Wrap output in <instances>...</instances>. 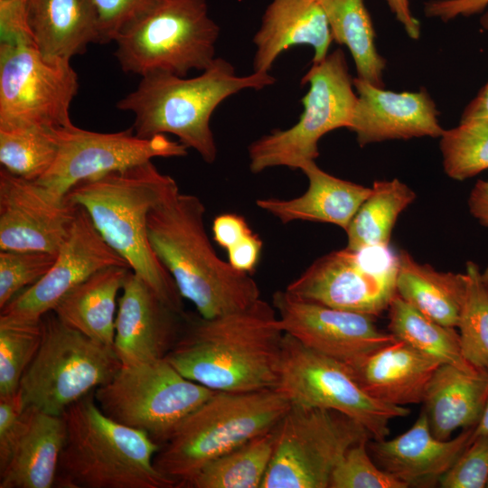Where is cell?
I'll use <instances>...</instances> for the list:
<instances>
[{
  "label": "cell",
  "instance_id": "1",
  "mask_svg": "<svg viewBox=\"0 0 488 488\" xmlns=\"http://www.w3.org/2000/svg\"><path fill=\"white\" fill-rule=\"evenodd\" d=\"M285 333L273 305L204 318L186 314L165 360L185 378L215 391L277 388Z\"/></svg>",
  "mask_w": 488,
  "mask_h": 488
},
{
  "label": "cell",
  "instance_id": "2",
  "mask_svg": "<svg viewBox=\"0 0 488 488\" xmlns=\"http://www.w3.org/2000/svg\"><path fill=\"white\" fill-rule=\"evenodd\" d=\"M205 206L180 189L148 214L150 245L181 296L204 318L245 309L260 298L250 274L239 271L215 252L204 227Z\"/></svg>",
  "mask_w": 488,
  "mask_h": 488
},
{
  "label": "cell",
  "instance_id": "3",
  "mask_svg": "<svg viewBox=\"0 0 488 488\" xmlns=\"http://www.w3.org/2000/svg\"><path fill=\"white\" fill-rule=\"evenodd\" d=\"M178 189L174 178L149 161L82 181L65 197L87 211L104 240L164 303L185 313L183 296L147 234L149 212Z\"/></svg>",
  "mask_w": 488,
  "mask_h": 488
},
{
  "label": "cell",
  "instance_id": "4",
  "mask_svg": "<svg viewBox=\"0 0 488 488\" xmlns=\"http://www.w3.org/2000/svg\"><path fill=\"white\" fill-rule=\"evenodd\" d=\"M275 80L270 73L238 75L230 61L216 58L193 78L164 71L143 75L136 89L116 106L134 114L132 129L136 136L149 138L172 134L205 163L212 164L217 145L210 120L216 108L233 94L248 89L259 90Z\"/></svg>",
  "mask_w": 488,
  "mask_h": 488
},
{
  "label": "cell",
  "instance_id": "5",
  "mask_svg": "<svg viewBox=\"0 0 488 488\" xmlns=\"http://www.w3.org/2000/svg\"><path fill=\"white\" fill-rule=\"evenodd\" d=\"M62 416L67 436L55 487H176L154 465L160 446L144 432L105 415L94 392L70 405Z\"/></svg>",
  "mask_w": 488,
  "mask_h": 488
},
{
  "label": "cell",
  "instance_id": "6",
  "mask_svg": "<svg viewBox=\"0 0 488 488\" xmlns=\"http://www.w3.org/2000/svg\"><path fill=\"white\" fill-rule=\"evenodd\" d=\"M290 407L276 388L216 391L181 423L155 454L154 465L183 487L209 462L274 429Z\"/></svg>",
  "mask_w": 488,
  "mask_h": 488
},
{
  "label": "cell",
  "instance_id": "7",
  "mask_svg": "<svg viewBox=\"0 0 488 488\" xmlns=\"http://www.w3.org/2000/svg\"><path fill=\"white\" fill-rule=\"evenodd\" d=\"M219 34L207 0H155L116 35L114 55L127 73L186 77L213 62Z\"/></svg>",
  "mask_w": 488,
  "mask_h": 488
},
{
  "label": "cell",
  "instance_id": "8",
  "mask_svg": "<svg viewBox=\"0 0 488 488\" xmlns=\"http://www.w3.org/2000/svg\"><path fill=\"white\" fill-rule=\"evenodd\" d=\"M42 321V341L18 391L23 408L62 416L70 405L108 383L122 363L112 346L70 327L52 311Z\"/></svg>",
  "mask_w": 488,
  "mask_h": 488
},
{
  "label": "cell",
  "instance_id": "9",
  "mask_svg": "<svg viewBox=\"0 0 488 488\" xmlns=\"http://www.w3.org/2000/svg\"><path fill=\"white\" fill-rule=\"evenodd\" d=\"M309 89L301 99L304 110L291 127L276 129L252 142L249 170L259 174L272 167L300 169L319 156V140L327 133L348 128L357 102L353 78L342 49L313 63L301 80Z\"/></svg>",
  "mask_w": 488,
  "mask_h": 488
},
{
  "label": "cell",
  "instance_id": "10",
  "mask_svg": "<svg viewBox=\"0 0 488 488\" xmlns=\"http://www.w3.org/2000/svg\"><path fill=\"white\" fill-rule=\"evenodd\" d=\"M216 391L182 375L165 359L123 365L94 391L111 419L164 445L181 423Z\"/></svg>",
  "mask_w": 488,
  "mask_h": 488
},
{
  "label": "cell",
  "instance_id": "11",
  "mask_svg": "<svg viewBox=\"0 0 488 488\" xmlns=\"http://www.w3.org/2000/svg\"><path fill=\"white\" fill-rule=\"evenodd\" d=\"M371 439L350 417L327 408L291 405L276 427L273 455L261 488H329L348 449Z\"/></svg>",
  "mask_w": 488,
  "mask_h": 488
},
{
  "label": "cell",
  "instance_id": "12",
  "mask_svg": "<svg viewBox=\"0 0 488 488\" xmlns=\"http://www.w3.org/2000/svg\"><path fill=\"white\" fill-rule=\"evenodd\" d=\"M291 405L341 412L361 424L372 440L389 433L391 419L406 417L409 408L381 402L369 395L345 364L284 334L277 388Z\"/></svg>",
  "mask_w": 488,
  "mask_h": 488
},
{
  "label": "cell",
  "instance_id": "13",
  "mask_svg": "<svg viewBox=\"0 0 488 488\" xmlns=\"http://www.w3.org/2000/svg\"><path fill=\"white\" fill-rule=\"evenodd\" d=\"M78 89L70 61L47 59L31 42H1L0 127H70Z\"/></svg>",
  "mask_w": 488,
  "mask_h": 488
},
{
  "label": "cell",
  "instance_id": "14",
  "mask_svg": "<svg viewBox=\"0 0 488 488\" xmlns=\"http://www.w3.org/2000/svg\"><path fill=\"white\" fill-rule=\"evenodd\" d=\"M398 252L344 248L315 259L286 287L294 296L377 317L397 295Z\"/></svg>",
  "mask_w": 488,
  "mask_h": 488
},
{
  "label": "cell",
  "instance_id": "15",
  "mask_svg": "<svg viewBox=\"0 0 488 488\" xmlns=\"http://www.w3.org/2000/svg\"><path fill=\"white\" fill-rule=\"evenodd\" d=\"M56 135L59 143L56 159L36 182L60 198H65L82 181L133 167L155 157H183L188 149L165 135L140 137L132 127L100 133L72 125L56 128Z\"/></svg>",
  "mask_w": 488,
  "mask_h": 488
},
{
  "label": "cell",
  "instance_id": "16",
  "mask_svg": "<svg viewBox=\"0 0 488 488\" xmlns=\"http://www.w3.org/2000/svg\"><path fill=\"white\" fill-rule=\"evenodd\" d=\"M272 305L284 333L348 367L398 340L380 331L371 315L303 300L286 289L274 293Z\"/></svg>",
  "mask_w": 488,
  "mask_h": 488
},
{
  "label": "cell",
  "instance_id": "17",
  "mask_svg": "<svg viewBox=\"0 0 488 488\" xmlns=\"http://www.w3.org/2000/svg\"><path fill=\"white\" fill-rule=\"evenodd\" d=\"M69 233L49 271L1 308L0 317L38 322L73 288L109 267H129L101 237L87 211L77 206Z\"/></svg>",
  "mask_w": 488,
  "mask_h": 488
},
{
  "label": "cell",
  "instance_id": "18",
  "mask_svg": "<svg viewBox=\"0 0 488 488\" xmlns=\"http://www.w3.org/2000/svg\"><path fill=\"white\" fill-rule=\"evenodd\" d=\"M78 207L36 181L0 171V249L57 253Z\"/></svg>",
  "mask_w": 488,
  "mask_h": 488
},
{
  "label": "cell",
  "instance_id": "19",
  "mask_svg": "<svg viewBox=\"0 0 488 488\" xmlns=\"http://www.w3.org/2000/svg\"><path fill=\"white\" fill-rule=\"evenodd\" d=\"M186 313L164 303L130 271L118 298L113 349L123 365L164 359L178 341Z\"/></svg>",
  "mask_w": 488,
  "mask_h": 488
},
{
  "label": "cell",
  "instance_id": "20",
  "mask_svg": "<svg viewBox=\"0 0 488 488\" xmlns=\"http://www.w3.org/2000/svg\"><path fill=\"white\" fill-rule=\"evenodd\" d=\"M357 93L349 130L360 146L393 139L440 137L445 129L427 89L394 92L353 78Z\"/></svg>",
  "mask_w": 488,
  "mask_h": 488
},
{
  "label": "cell",
  "instance_id": "21",
  "mask_svg": "<svg viewBox=\"0 0 488 488\" xmlns=\"http://www.w3.org/2000/svg\"><path fill=\"white\" fill-rule=\"evenodd\" d=\"M475 427L455 437L433 436L424 410L412 427L389 439L369 441L374 462L382 470L410 486H432L450 469L473 439Z\"/></svg>",
  "mask_w": 488,
  "mask_h": 488
},
{
  "label": "cell",
  "instance_id": "22",
  "mask_svg": "<svg viewBox=\"0 0 488 488\" xmlns=\"http://www.w3.org/2000/svg\"><path fill=\"white\" fill-rule=\"evenodd\" d=\"M333 41L317 0H271L253 38V71L269 73L284 51L300 44L311 46L313 63L320 62L329 54Z\"/></svg>",
  "mask_w": 488,
  "mask_h": 488
},
{
  "label": "cell",
  "instance_id": "23",
  "mask_svg": "<svg viewBox=\"0 0 488 488\" xmlns=\"http://www.w3.org/2000/svg\"><path fill=\"white\" fill-rule=\"evenodd\" d=\"M436 360L397 340L349 367L361 388L372 398L392 406L423 401Z\"/></svg>",
  "mask_w": 488,
  "mask_h": 488
},
{
  "label": "cell",
  "instance_id": "24",
  "mask_svg": "<svg viewBox=\"0 0 488 488\" xmlns=\"http://www.w3.org/2000/svg\"><path fill=\"white\" fill-rule=\"evenodd\" d=\"M66 436L63 416L24 408L13 453L0 472V488L55 487Z\"/></svg>",
  "mask_w": 488,
  "mask_h": 488
},
{
  "label": "cell",
  "instance_id": "25",
  "mask_svg": "<svg viewBox=\"0 0 488 488\" xmlns=\"http://www.w3.org/2000/svg\"><path fill=\"white\" fill-rule=\"evenodd\" d=\"M300 170L308 180L302 195L288 200L258 199L257 206L284 224L305 221L334 224L345 230L371 187L335 177L315 161L305 163Z\"/></svg>",
  "mask_w": 488,
  "mask_h": 488
},
{
  "label": "cell",
  "instance_id": "26",
  "mask_svg": "<svg viewBox=\"0 0 488 488\" xmlns=\"http://www.w3.org/2000/svg\"><path fill=\"white\" fill-rule=\"evenodd\" d=\"M488 396V371L440 364L427 387L423 399L433 436L447 440L457 429L475 427Z\"/></svg>",
  "mask_w": 488,
  "mask_h": 488
},
{
  "label": "cell",
  "instance_id": "27",
  "mask_svg": "<svg viewBox=\"0 0 488 488\" xmlns=\"http://www.w3.org/2000/svg\"><path fill=\"white\" fill-rule=\"evenodd\" d=\"M26 11L33 45L47 59L70 61L99 42L93 0H27Z\"/></svg>",
  "mask_w": 488,
  "mask_h": 488
},
{
  "label": "cell",
  "instance_id": "28",
  "mask_svg": "<svg viewBox=\"0 0 488 488\" xmlns=\"http://www.w3.org/2000/svg\"><path fill=\"white\" fill-rule=\"evenodd\" d=\"M466 285L465 273L438 271L418 262L407 250L398 252L397 295L443 325L457 327Z\"/></svg>",
  "mask_w": 488,
  "mask_h": 488
},
{
  "label": "cell",
  "instance_id": "29",
  "mask_svg": "<svg viewBox=\"0 0 488 488\" xmlns=\"http://www.w3.org/2000/svg\"><path fill=\"white\" fill-rule=\"evenodd\" d=\"M130 271L118 266L98 271L69 292L52 312L70 327L113 347L117 296Z\"/></svg>",
  "mask_w": 488,
  "mask_h": 488
},
{
  "label": "cell",
  "instance_id": "30",
  "mask_svg": "<svg viewBox=\"0 0 488 488\" xmlns=\"http://www.w3.org/2000/svg\"><path fill=\"white\" fill-rule=\"evenodd\" d=\"M333 40L348 48L357 78L384 88L386 60L378 52L375 30L363 0H317Z\"/></svg>",
  "mask_w": 488,
  "mask_h": 488
},
{
  "label": "cell",
  "instance_id": "31",
  "mask_svg": "<svg viewBox=\"0 0 488 488\" xmlns=\"http://www.w3.org/2000/svg\"><path fill=\"white\" fill-rule=\"evenodd\" d=\"M416 199L415 192L397 178L375 181L345 232L347 249L390 247L391 232L399 214Z\"/></svg>",
  "mask_w": 488,
  "mask_h": 488
},
{
  "label": "cell",
  "instance_id": "32",
  "mask_svg": "<svg viewBox=\"0 0 488 488\" xmlns=\"http://www.w3.org/2000/svg\"><path fill=\"white\" fill-rule=\"evenodd\" d=\"M276 441V427L202 467L183 488H261Z\"/></svg>",
  "mask_w": 488,
  "mask_h": 488
},
{
  "label": "cell",
  "instance_id": "33",
  "mask_svg": "<svg viewBox=\"0 0 488 488\" xmlns=\"http://www.w3.org/2000/svg\"><path fill=\"white\" fill-rule=\"evenodd\" d=\"M387 311L388 329L396 339L407 343L442 364L466 370L475 368L465 360L455 328L432 320L398 295Z\"/></svg>",
  "mask_w": 488,
  "mask_h": 488
},
{
  "label": "cell",
  "instance_id": "34",
  "mask_svg": "<svg viewBox=\"0 0 488 488\" xmlns=\"http://www.w3.org/2000/svg\"><path fill=\"white\" fill-rule=\"evenodd\" d=\"M58 149L56 128L0 127V163L16 176L37 181L53 164Z\"/></svg>",
  "mask_w": 488,
  "mask_h": 488
},
{
  "label": "cell",
  "instance_id": "35",
  "mask_svg": "<svg viewBox=\"0 0 488 488\" xmlns=\"http://www.w3.org/2000/svg\"><path fill=\"white\" fill-rule=\"evenodd\" d=\"M466 292L457 324L460 346L465 360L488 371V291L479 266L465 265Z\"/></svg>",
  "mask_w": 488,
  "mask_h": 488
},
{
  "label": "cell",
  "instance_id": "36",
  "mask_svg": "<svg viewBox=\"0 0 488 488\" xmlns=\"http://www.w3.org/2000/svg\"><path fill=\"white\" fill-rule=\"evenodd\" d=\"M43 336L42 321L0 317V398L15 394Z\"/></svg>",
  "mask_w": 488,
  "mask_h": 488
},
{
  "label": "cell",
  "instance_id": "37",
  "mask_svg": "<svg viewBox=\"0 0 488 488\" xmlns=\"http://www.w3.org/2000/svg\"><path fill=\"white\" fill-rule=\"evenodd\" d=\"M440 151L445 173L464 181L488 169V121L459 124L444 130Z\"/></svg>",
  "mask_w": 488,
  "mask_h": 488
},
{
  "label": "cell",
  "instance_id": "38",
  "mask_svg": "<svg viewBox=\"0 0 488 488\" xmlns=\"http://www.w3.org/2000/svg\"><path fill=\"white\" fill-rule=\"evenodd\" d=\"M57 253L0 249V309L51 268Z\"/></svg>",
  "mask_w": 488,
  "mask_h": 488
},
{
  "label": "cell",
  "instance_id": "39",
  "mask_svg": "<svg viewBox=\"0 0 488 488\" xmlns=\"http://www.w3.org/2000/svg\"><path fill=\"white\" fill-rule=\"evenodd\" d=\"M367 439L356 443L333 469L329 488H408V484L382 470L368 452Z\"/></svg>",
  "mask_w": 488,
  "mask_h": 488
},
{
  "label": "cell",
  "instance_id": "40",
  "mask_svg": "<svg viewBox=\"0 0 488 488\" xmlns=\"http://www.w3.org/2000/svg\"><path fill=\"white\" fill-rule=\"evenodd\" d=\"M488 482V434L473 436L467 447L439 479L442 488H483Z\"/></svg>",
  "mask_w": 488,
  "mask_h": 488
},
{
  "label": "cell",
  "instance_id": "41",
  "mask_svg": "<svg viewBox=\"0 0 488 488\" xmlns=\"http://www.w3.org/2000/svg\"><path fill=\"white\" fill-rule=\"evenodd\" d=\"M155 0H93L98 16L99 43L114 41L118 32Z\"/></svg>",
  "mask_w": 488,
  "mask_h": 488
},
{
  "label": "cell",
  "instance_id": "42",
  "mask_svg": "<svg viewBox=\"0 0 488 488\" xmlns=\"http://www.w3.org/2000/svg\"><path fill=\"white\" fill-rule=\"evenodd\" d=\"M23 405L19 391L0 398V472L6 466L19 436Z\"/></svg>",
  "mask_w": 488,
  "mask_h": 488
},
{
  "label": "cell",
  "instance_id": "43",
  "mask_svg": "<svg viewBox=\"0 0 488 488\" xmlns=\"http://www.w3.org/2000/svg\"><path fill=\"white\" fill-rule=\"evenodd\" d=\"M27 0H0L1 42H33L27 23Z\"/></svg>",
  "mask_w": 488,
  "mask_h": 488
},
{
  "label": "cell",
  "instance_id": "44",
  "mask_svg": "<svg viewBox=\"0 0 488 488\" xmlns=\"http://www.w3.org/2000/svg\"><path fill=\"white\" fill-rule=\"evenodd\" d=\"M488 0H430L424 5L425 15L448 22L460 15L467 17L483 12ZM482 27L488 30V12L481 20Z\"/></svg>",
  "mask_w": 488,
  "mask_h": 488
},
{
  "label": "cell",
  "instance_id": "45",
  "mask_svg": "<svg viewBox=\"0 0 488 488\" xmlns=\"http://www.w3.org/2000/svg\"><path fill=\"white\" fill-rule=\"evenodd\" d=\"M252 232L245 218L236 213H223L217 216L212 222L214 241L228 250L248 234Z\"/></svg>",
  "mask_w": 488,
  "mask_h": 488
},
{
  "label": "cell",
  "instance_id": "46",
  "mask_svg": "<svg viewBox=\"0 0 488 488\" xmlns=\"http://www.w3.org/2000/svg\"><path fill=\"white\" fill-rule=\"evenodd\" d=\"M262 247L261 239L252 231L227 250L228 262L235 269L250 274L258 264Z\"/></svg>",
  "mask_w": 488,
  "mask_h": 488
},
{
  "label": "cell",
  "instance_id": "47",
  "mask_svg": "<svg viewBox=\"0 0 488 488\" xmlns=\"http://www.w3.org/2000/svg\"><path fill=\"white\" fill-rule=\"evenodd\" d=\"M469 211L479 223L488 227V181L478 180L468 198Z\"/></svg>",
  "mask_w": 488,
  "mask_h": 488
},
{
  "label": "cell",
  "instance_id": "48",
  "mask_svg": "<svg viewBox=\"0 0 488 488\" xmlns=\"http://www.w3.org/2000/svg\"><path fill=\"white\" fill-rule=\"evenodd\" d=\"M390 11L412 40L420 37V22L412 14L408 0H386Z\"/></svg>",
  "mask_w": 488,
  "mask_h": 488
},
{
  "label": "cell",
  "instance_id": "49",
  "mask_svg": "<svg viewBox=\"0 0 488 488\" xmlns=\"http://www.w3.org/2000/svg\"><path fill=\"white\" fill-rule=\"evenodd\" d=\"M488 121V81L464 109L460 124Z\"/></svg>",
  "mask_w": 488,
  "mask_h": 488
},
{
  "label": "cell",
  "instance_id": "50",
  "mask_svg": "<svg viewBox=\"0 0 488 488\" xmlns=\"http://www.w3.org/2000/svg\"><path fill=\"white\" fill-rule=\"evenodd\" d=\"M482 434H488V396L482 418L474 431V436Z\"/></svg>",
  "mask_w": 488,
  "mask_h": 488
},
{
  "label": "cell",
  "instance_id": "51",
  "mask_svg": "<svg viewBox=\"0 0 488 488\" xmlns=\"http://www.w3.org/2000/svg\"><path fill=\"white\" fill-rule=\"evenodd\" d=\"M482 278L488 291V267H486L485 269L482 272Z\"/></svg>",
  "mask_w": 488,
  "mask_h": 488
},
{
  "label": "cell",
  "instance_id": "52",
  "mask_svg": "<svg viewBox=\"0 0 488 488\" xmlns=\"http://www.w3.org/2000/svg\"><path fill=\"white\" fill-rule=\"evenodd\" d=\"M486 487H488V482H487Z\"/></svg>",
  "mask_w": 488,
  "mask_h": 488
}]
</instances>
